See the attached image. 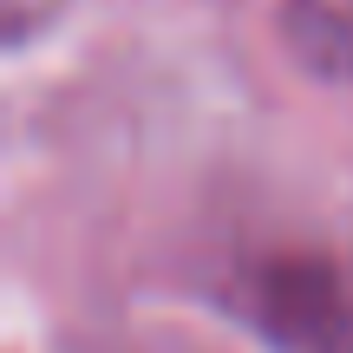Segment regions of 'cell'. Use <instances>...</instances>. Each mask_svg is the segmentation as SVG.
<instances>
[{
	"label": "cell",
	"instance_id": "1",
	"mask_svg": "<svg viewBox=\"0 0 353 353\" xmlns=\"http://www.w3.org/2000/svg\"><path fill=\"white\" fill-rule=\"evenodd\" d=\"M216 301L262 353H353V249L275 236L229 262Z\"/></svg>",
	"mask_w": 353,
	"mask_h": 353
},
{
	"label": "cell",
	"instance_id": "2",
	"mask_svg": "<svg viewBox=\"0 0 353 353\" xmlns=\"http://www.w3.org/2000/svg\"><path fill=\"white\" fill-rule=\"evenodd\" d=\"M281 33L314 79L353 85V0H281Z\"/></svg>",
	"mask_w": 353,
	"mask_h": 353
},
{
	"label": "cell",
	"instance_id": "3",
	"mask_svg": "<svg viewBox=\"0 0 353 353\" xmlns=\"http://www.w3.org/2000/svg\"><path fill=\"white\" fill-rule=\"evenodd\" d=\"M59 7L65 0H0V13H7V46H26L39 26L59 20Z\"/></svg>",
	"mask_w": 353,
	"mask_h": 353
}]
</instances>
